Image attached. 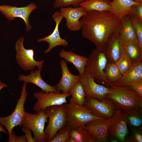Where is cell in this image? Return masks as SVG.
Returning <instances> with one entry per match:
<instances>
[{
	"instance_id": "1",
	"label": "cell",
	"mask_w": 142,
	"mask_h": 142,
	"mask_svg": "<svg viewBox=\"0 0 142 142\" xmlns=\"http://www.w3.org/2000/svg\"><path fill=\"white\" fill-rule=\"evenodd\" d=\"M121 19L110 12L87 11L80 20L82 36L102 50L110 36L118 32Z\"/></svg>"
},
{
	"instance_id": "2",
	"label": "cell",
	"mask_w": 142,
	"mask_h": 142,
	"mask_svg": "<svg viewBox=\"0 0 142 142\" xmlns=\"http://www.w3.org/2000/svg\"><path fill=\"white\" fill-rule=\"evenodd\" d=\"M106 98L126 113H142V98L131 86H121L111 85Z\"/></svg>"
},
{
	"instance_id": "3",
	"label": "cell",
	"mask_w": 142,
	"mask_h": 142,
	"mask_svg": "<svg viewBox=\"0 0 142 142\" xmlns=\"http://www.w3.org/2000/svg\"><path fill=\"white\" fill-rule=\"evenodd\" d=\"M107 63L102 50L96 49L90 54L84 71L89 74L98 84L109 88L112 84L106 80L104 72Z\"/></svg>"
},
{
	"instance_id": "4",
	"label": "cell",
	"mask_w": 142,
	"mask_h": 142,
	"mask_svg": "<svg viewBox=\"0 0 142 142\" xmlns=\"http://www.w3.org/2000/svg\"><path fill=\"white\" fill-rule=\"evenodd\" d=\"M65 104L50 106L44 110L49 119L48 125L44 131L48 142H50L67 124Z\"/></svg>"
},
{
	"instance_id": "5",
	"label": "cell",
	"mask_w": 142,
	"mask_h": 142,
	"mask_svg": "<svg viewBox=\"0 0 142 142\" xmlns=\"http://www.w3.org/2000/svg\"><path fill=\"white\" fill-rule=\"evenodd\" d=\"M45 111H41L35 114L25 111L22 126L27 127L32 131L35 142H45L47 139L44 131L45 124L48 121Z\"/></svg>"
},
{
	"instance_id": "6",
	"label": "cell",
	"mask_w": 142,
	"mask_h": 142,
	"mask_svg": "<svg viewBox=\"0 0 142 142\" xmlns=\"http://www.w3.org/2000/svg\"><path fill=\"white\" fill-rule=\"evenodd\" d=\"M65 113L67 123L72 128L103 118L93 115L84 106L70 102L65 104Z\"/></svg>"
},
{
	"instance_id": "7",
	"label": "cell",
	"mask_w": 142,
	"mask_h": 142,
	"mask_svg": "<svg viewBox=\"0 0 142 142\" xmlns=\"http://www.w3.org/2000/svg\"><path fill=\"white\" fill-rule=\"evenodd\" d=\"M27 83L24 82L22 87L21 96L17 100L15 108L10 115L5 117H0V124L7 129L10 135L13 129L19 125L22 126L23 119L25 112L24 106L28 92L27 91Z\"/></svg>"
},
{
	"instance_id": "8",
	"label": "cell",
	"mask_w": 142,
	"mask_h": 142,
	"mask_svg": "<svg viewBox=\"0 0 142 142\" xmlns=\"http://www.w3.org/2000/svg\"><path fill=\"white\" fill-rule=\"evenodd\" d=\"M24 38L21 37L16 44V58L19 66L23 70L28 71L33 70L36 67L42 68L44 61H37L34 59V52L32 49H27L23 45Z\"/></svg>"
},
{
	"instance_id": "9",
	"label": "cell",
	"mask_w": 142,
	"mask_h": 142,
	"mask_svg": "<svg viewBox=\"0 0 142 142\" xmlns=\"http://www.w3.org/2000/svg\"><path fill=\"white\" fill-rule=\"evenodd\" d=\"M85 99L83 106L92 114L101 118H111L116 110L119 108L107 98L102 101L90 97H86Z\"/></svg>"
},
{
	"instance_id": "10",
	"label": "cell",
	"mask_w": 142,
	"mask_h": 142,
	"mask_svg": "<svg viewBox=\"0 0 142 142\" xmlns=\"http://www.w3.org/2000/svg\"><path fill=\"white\" fill-rule=\"evenodd\" d=\"M34 97L37 101L33 108L37 112L44 110L47 108L51 106L62 104L67 103V98L70 95V93H56L51 91L46 93L43 91L35 92Z\"/></svg>"
},
{
	"instance_id": "11",
	"label": "cell",
	"mask_w": 142,
	"mask_h": 142,
	"mask_svg": "<svg viewBox=\"0 0 142 142\" xmlns=\"http://www.w3.org/2000/svg\"><path fill=\"white\" fill-rule=\"evenodd\" d=\"M79 75V80L83 84L85 97H92L100 101L106 98L107 95L110 92L109 88L97 84L94 79L85 71L82 75Z\"/></svg>"
},
{
	"instance_id": "12",
	"label": "cell",
	"mask_w": 142,
	"mask_h": 142,
	"mask_svg": "<svg viewBox=\"0 0 142 142\" xmlns=\"http://www.w3.org/2000/svg\"><path fill=\"white\" fill-rule=\"evenodd\" d=\"M111 118L108 130V137L123 142L128 133L126 118L120 108L116 109Z\"/></svg>"
},
{
	"instance_id": "13",
	"label": "cell",
	"mask_w": 142,
	"mask_h": 142,
	"mask_svg": "<svg viewBox=\"0 0 142 142\" xmlns=\"http://www.w3.org/2000/svg\"><path fill=\"white\" fill-rule=\"evenodd\" d=\"M36 8L37 6L34 3L22 7L5 5L0 6V12L9 21L14 20L15 17L22 19L25 23L26 31H27L32 29L28 21L29 17L32 11Z\"/></svg>"
},
{
	"instance_id": "14",
	"label": "cell",
	"mask_w": 142,
	"mask_h": 142,
	"mask_svg": "<svg viewBox=\"0 0 142 142\" xmlns=\"http://www.w3.org/2000/svg\"><path fill=\"white\" fill-rule=\"evenodd\" d=\"M59 12L65 18L66 26L68 29L77 31L81 29L82 26L80 20L86 12L83 7L80 6L62 7L60 8Z\"/></svg>"
},
{
	"instance_id": "15",
	"label": "cell",
	"mask_w": 142,
	"mask_h": 142,
	"mask_svg": "<svg viewBox=\"0 0 142 142\" xmlns=\"http://www.w3.org/2000/svg\"><path fill=\"white\" fill-rule=\"evenodd\" d=\"M117 32L110 36L102 50L108 63H116L124 53V47L119 39Z\"/></svg>"
},
{
	"instance_id": "16",
	"label": "cell",
	"mask_w": 142,
	"mask_h": 142,
	"mask_svg": "<svg viewBox=\"0 0 142 142\" xmlns=\"http://www.w3.org/2000/svg\"><path fill=\"white\" fill-rule=\"evenodd\" d=\"M63 18L59 12H55L52 16L53 19L55 23V28L53 32L48 36L38 40V42L46 41L48 43L49 47L44 51V54L49 53L56 47L60 45L66 47L68 45V42L65 39L61 38L60 36L59 26Z\"/></svg>"
},
{
	"instance_id": "17",
	"label": "cell",
	"mask_w": 142,
	"mask_h": 142,
	"mask_svg": "<svg viewBox=\"0 0 142 142\" xmlns=\"http://www.w3.org/2000/svg\"><path fill=\"white\" fill-rule=\"evenodd\" d=\"M111 118L95 119L85 125L89 133L95 140L100 142L107 141L108 130L111 123Z\"/></svg>"
},
{
	"instance_id": "18",
	"label": "cell",
	"mask_w": 142,
	"mask_h": 142,
	"mask_svg": "<svg viewBox=\"0 0 142 142\" xmlns=\"http://www.w3.org/2000/svg\"><path fill=\"white\" fill-rule=\"evenodd\" d=\"M119 40L123 47L131 42H137L136 33L129 15L122 18L117 32Z\"/></svg>"
},
{
	"instance_id": "19",
	"label": "cell",
	"mask_w": 142,
	"mask_h": 142,
	"mask_svg": "<svg viewBox=\"0 0 142 142\" xmlns=\"http://www.w3.org/2000/svg\"><path fill=\"white\" fill-rule=\"evenodd\" d=\"M59 64L61 68L62 75L59 82L55 85L57 91L59 93H69L71 88L79 80V75H75L72 74L69 70L67 62L63 59L61 60Z\"/></svg>"
},
{
	"instance_id": "20",
	"label": "cell",
	"mask_w": 142,
	"mask_h": 142,
	"mask_svg": "<svg viewBox=\"0 0 142 142\" xmlns=\"http://www.w3.org/2000/svg\"><path fill=\"white\" fill-rule=\"evenodd\" d=\"M141 79H142V57L134 64L127 73L113 84L121 86H131Z\"/></svg>"
},
{
	"instance_id": "21",
	"label": "cell",
	"mask_w": 142,
	"mask_h": 142,
	"mask_svg": "<svg viewBox=\"0 0 142 142\" xmlns=\"http://www.w3.org/2000/svg\"><path fill=\"white\" fill-rule=\"evenodd\" d=\"M42 68L31 70L29 74L26 75L21 74L18 76V80L27 83H32L40 88L43 91L49 93L51 91L59 93L56 90L55 85L52 86L46 83L42 79L41 72Z\"/></svg>"
},
{
	"instance_id": "22",
	"label": "cell",
	"mask_w": 142,
	"mask_h": 142,
	"mask_svg": "<svg viewBox=\"0 0 142 142\" xmlns=\"http://www.w3.org/2000/svg\"><path fill=\"white\" fill-rule=\"evenodd\" d=\"M59 55L66 62L73 64L78 70L79 75L83 74L88 58L77 54L71 51H67L63 49L60 50Z\"/></svg>"
},
{
	"instance_id": "23",
	"label": "cell",
	"mask_w": 142,
	"mask_h": 142,
	"mask_svg": "<svg viewBox=\"0 0 142 142\" xmlns=\"http://www.w3.org/2000/svg\"><path fill=\"white\" fill-rule=\"evenodd\" d=\"M138 3L132 0H112L110 2L111 9L110 12L121 18L131 14V7Z\"/></svg>"
},
{
	"instance_id": "24",
	"label": "cell",
	"mask_w": 142,
	"mask_h": 142,
	"mask_svg": "<svg viewBox=\"0 0 142 142\" xmlns=\"http://www.w3.org/2000/svg\"><path fill=\"white\" fill-rule=\"evenodd\" d=\"M109 0H85L81 3L80 6L85 11L110 12L111 7Z\"/></svg>"
},
{
	"instance_id": "25",
	"label": "cell",
	"mask_w": 142,
	"mask_h": 142,
	"mask_svg": "<svg viewBox=\"0 0 142 142\" xmlns=\"http://www.w3.org/2000/svg\"><path fill=\"white\" fill-rule=\"evenodd\" d=\"M72 97L70 102L79 105L83 106L85 102V92L82 84L79 80L69 91Z\"/></svg>"
},
{
	"instance_id": "26",
	"label": "cell",
	"mask_w": 142,
	"mask_h": 142,
	"mask_svg": "<svg viewBox=\"0 0 142 142\" xmlns=\"http://www.w3.org/2000/svg\"><path fill=\"white\" fill-rule=\"evenodd\" d=\"M71 136L77 142H95L97 141L90 134L85 125H79L72 128Z\"/></svg>"
},
{
	"instance_id": "27",
	"label": "cell",
	"mask_w": 142,
	"mask_h": 142,
	"mask_svg": "<svg viewBox=\"0 0 142 142\" xmlns=\"http://www.w3.org/2000/svg\"><path fill=\"white\" fill-rule=\"evenodd\" d=\"M124 54L133 63L142 57V49L137 42H131L124 47Z\"/></svg>"
},
{
	"instance_id": "28",
	"label": "cell",
	"mask_w": 142,
	"mask_h": 142,
	"mask_svg": "<svg viewBox=\"0 0 142 142\" xmlns=\"http://www.w3.org/2000/svg\"><path fill=\"white\" fill-rule=\"evenodd\" d=\"M104 72L106 80L112 84L116 83L122 76L116 63H107Z\"/></svg>"
},
{
	"instance_id": "29",
	"label": "cell",
	"mask_w": 142,
	"mask_h": 142,
	"mask_svg": "<svg viewBox=\"0 0 142 142\" xmlns=\"http://www.w3.org/2000/svg\"><path fill=\"white\" fill-rule=\"evenodd\" d=\"M129 16L136 34L138 43L142 49V22L133 13L129 15Z\"/></svg>"
},
{
	"instance_id": "30",
	"label": "cell",
	"mask_w": 142,
	"mask_h": 142,
	"mask_svg": "<svg viewBox=\"0 0 142 142\" xmlns=\"http://www.w3.org/2000/svg\"><path fill=\"white\" fill-rule=\"evenodd\" d=\"M72 128L67 124L56 133L50 142H67L71 136Z\"/></svg>"
},
{
	"instance_id": "31",
	"label": "cell",
	"mask_w": 142,
	"mask_h": 142,
	"mask_svg": "<svg viewBox=\"0 0 142 142\" xmlns=\"http://www.w3.org/2000/svg\"><path fill=\"white\" fill-rule=\"evenodd\" d=\"M116 63L122 76L125 75L127 73L134 64L131 62L124 53Z\"/></svg>"
},
{
	"instance_id": "32",
	"label": "cell",
	"mask_w": 142,
	"mask_h": 142,
	"mask_svg": "<svg viewBox=\"0 0 142 142\" xmlns=\"http://www.w3.org/2000/svg\"><path fill=\"white\" fill-rule=\"evenodd\" d=\"M122 112L126 118L127 122L131 126L135 127H141L142 113H126Z\"/></svg>"
},
{
	"instance_id": "33",
	"label": "cell",
	"mask_w": 142,
	"mask_h": 142,
	"mask_svg": "<svg viewBox=\"0 0 142 142\" xmlns=\"http://www.w3.org/2000/svg\"><path fill=\"white\" fill-rule=\"evenodd\" d=\"M85 0H54L53 7L55 8L69 7L72 6L73 7L80 6V3Z\"/></svg>"
},
{
	"instance_id": "34",
	"label": "cell",
	"mask_w": 142,
	"mask_h": 142,
	"mask_svg": "<svg viewBox=\"0 0 142 142\" xmlns=\"http://www.w3.org/2000/svg\"><path fill=\"white\" fill-rule=\"evenodd\" d=\"M132 13L134 14L142 22V3H138L131 7Z\"/></svg>"
},
{
	"instance_id": "35",
	"label": "cell",
	"mask_w": 142,
	"mask_h": 142,
	"mask_svg": "<svg viewBox=\"0 0 142 142\" xmlns=\"http://www.w3.org/2000/svg\"><path fill=\"white\" fill-rule=\"evenodd\" d=\"M9 142H26L27 139L25 135L21 136H17L12 130L11 135L9 136Z\"/></svg>"
},
{
	"instance_id": "36",
	"label": "cell",
	"mask_w": 142,
	"mask_h": 142,
	"mask_svg": "<svg viewBox=\"0 0 142 142\" xmlns=\"http://www.w3.org/2000/svg\"><path fill=\"white\" fill-rule=\"evenodd\" d=\"M131 86L138 94L142 98V79L134 83Z\"/></svg>"
},
{
	"instance_id": "37",
	"label": "cell",
	"mask_w": 142,
	"mask_h": 142,
	"mask_svg": "<svg viewBox=\"0 0 142 142\" xmlns=\"http://www.w3.org/2000/svg\"><path fill=\"white\" fill-rule=\"evenodd\" d=\"M22 130L25 134L27 141L35 142L31 135V130L29 128L27 127L23 126Z\"/></svg>"
},
{
	"instance_id": "38",
	"label": "cell",
	"mask_w": 142,
	"mask_h": 142,
	"mask_svg": "<svg viewBox=\"0 0 142 142\" xmlns=\"http://www.w3.org/2000/svg\"><path fill=\"white\" fill-rule=\"evenodd\" d=\"M133 139L136 142H142V135L141 133L136 131L134 132L133 134Z\"/></svg>"
},
{
	"instance_id": "39",
	"label": "cell",
	"mask_w": 142,
	"mask_h": 142,
	"mask_svg": "<svg viewBox=\"0 0 142 142\" xmlns=\"http://www.w3.org/2000/svg\"><path fill=\"white\" fill-rule=\"evenodd\" d=\"M67 142H77V141L74 138L71 136L68 139Z\"/></svg>"
},
{
	"instance_id": "40",
	"label": "cell",
	"mask_w": 142,
	"mask_h": 142,
	"mask_svg": "<svg viewBox=\"0 0 142 142\" xmlns=\"http://www.w3.org/2000/svg\"><path fill=\"white\" fill-rule=\"evenodd\" d=\"M7 86L4 83L2 82L0 80V91L4 88H7Z\"/></svg>"
},
{
	"instance_id": "41",
	"label": "cell",
	"mask_w": 142,
	"mask_h": 142,
	"mask_svg": "<svg viewBox=\"0 0 142 142\" xmlns=\"http://www.w3.org/2000/svg\"><path fill=\"white\" fill-rule=\"evenodd\" d=\"M3 132L7 134H8L7 132L3 129V127L0 124V132Z\"/></svg>"
},
{
	"instance_id": "42",
	"label": "cell",
	"mask_w": 142,
	"mask_h": 142,
	"mask_svg": "<svg viewBox=\"0 0 142 142\" xmlns=\"http://www.w3.org/2000/svg\"><path fill=\"white\" fill-rule=\"evenodd\" d=\"M133 1L139 3H142V0H132Z\"/></svg>"
},
{
	"instance_id": "43",
	"label": "cell",
	"mask_w": 142,
	"mask_h": 142,
	"mask_svg": "<svg viewBox=\"0 0 142 142\" xmlns=\"http://www.w3.org/2000/svg\"><path fill=\"white\" fill-rule=\"evenodd\" d=\"M110 141L112 142H117L119 141L118 140L114 138L111 139L110 140Z\"/></svg>"
}]
</instances>
